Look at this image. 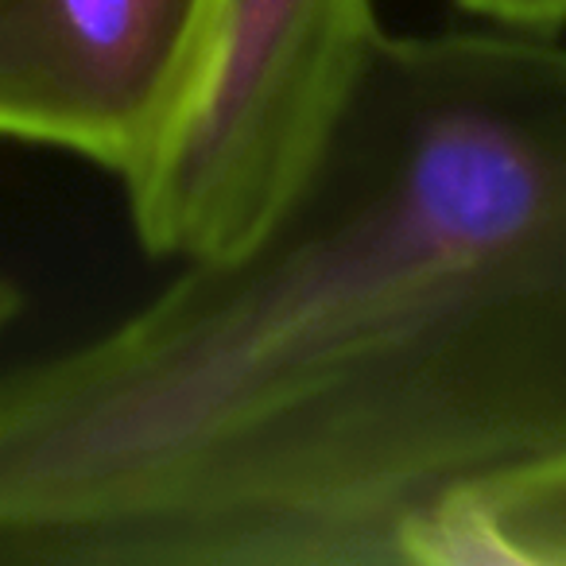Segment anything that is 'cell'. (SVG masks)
Segmentation results:
<instances>
[{
  "instance_id": "cell-5",
  "label": "cell",
  "mask_w": 566,
  "mask_h": 566,
  "mask_svg": "<svg viewBox=\"0 0 566 566\" xmlns=\"http://www.w3.org/2000/svg\"><path fill=\"white\" fill-rule=\"evenodd\" d=\"M470 24L512 28V32H566V0H454Z\"/></svg>"
},
{
  "instance_id": "cell-4",
  "label": "cell",
  "mask_w": 566,
  "mask_h": 566,
  "mask_svg": "<svg viewBox=\"0 0 566 566\" xmlns=\"http://www.w3.org/2000/svg\"><path fill=\"white\" fill-rule=\"evenodd\" d=\"M411 566H566V458L450 496L411 543Z\"/></svg>"
},
{
  "instance_id": "cell-3",
  "label": "cell",
  "mask_w": 566,
  "mask_h": 566,
  "mask_svg": "<svg viewBox=\"0 0 566 566\" xmlns=\"http://www.w3.org/2000/svg\"><path fill=\"white\" fill-rule=\"evenodd\" d=\"M218 17L221 0H0V140L125 182L195 102Z\"/></svg>"
},
{
  "instance_id": "cell-2",
  "label": "cell",
  "mask_w": 566,
  "mask_h": 566,
  "mask_svg": "<svg viewBox=\"0 0 566 566\" xmlns=\"http://www.w3.org/2000/svg\"><path fill=\"white\" fill-rule=\"evenodd\" d=\"M385 35L377 0H221L210 66L167 140L125 179L144 252H249L323 164Z\"/></svg>"
},
{
  "instance_id": "cell-1",
  "label": "cell",
  "mask_w": 566,
  "mask_h": 566,
  "mask_svg": "<svg viewBox=\"0 0 566 566\" xmlns=\"http://www.w3.org/2000/svg\"><path fill=\"white\" fill-rule=\"evenodd\" d=\"M566 458V40L385 32L249 252L0 377V566H411Z\"/></svg>"
},
{
  "instance_id": "cell-6",
  "label": "cell",
  "mask_w": 566,
  "mask_h": 566,
  "mask_svg": "<svg viewBox=\"0 0 566 566\" xmlns=\"http://www.w3.org/2000/svg\"><path fill=\"white\" fill-rule=\"evenodd\" d=\"M12 315H17V287L0 275V334H4V326L12 323Z\"/></svg>"
}]
</instances>
